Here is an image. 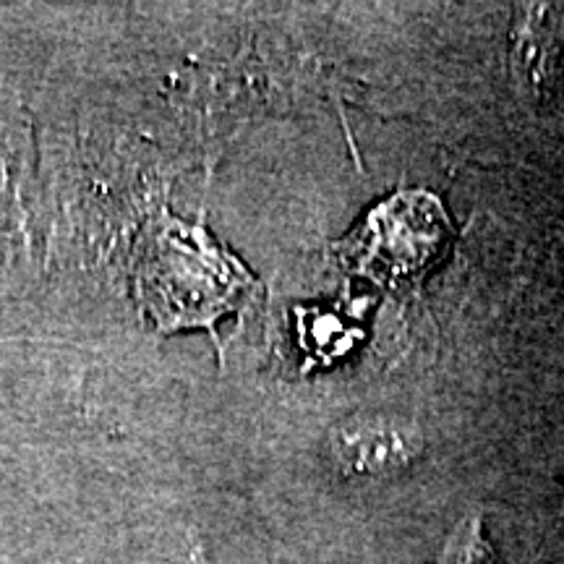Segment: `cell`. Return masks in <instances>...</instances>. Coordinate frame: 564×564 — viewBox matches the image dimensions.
Listing matches in <instances>:
<instances>
[{"instance_id":"2","label":"cell","mask_w":564,"mask_h":564,"mask_svg":"<svg viewBox=\"0 0 564 564\" xmlns=\"http://www.w3.org/2000/svg\"><path fill=\"white\" fill-rule=\"evenodd\" d=\"M552 9L546 6H528L518 13L512 40V70L514 82L528 97H546L552 91L556 76V34L552 26Z\"/></svg>"},{"instance_id":"1","label":"cell","mask_w":564,"mask_h":564,"mask_svg":"<svg viewBox=\"0 0 564 564\" xmlns=\"http://www.w3.org/2000/svg\"><path fill=\"white\" fill-rule=\"evenodd\" d=\"M329 449L345 476L382 478L405 470L423 453V436L398 415L356 413L333 429Z\"/></svg>"},{"instance_id":"3","label":"cell","mask_w":564,"mask_h":564,"mask_svg":"<svg viewBox=\"0 0 564 564\" xmlns=\"http://www.w3.org/2000/svg\"><path fill=\"white\" fill-rule=\"evenodd\" d=\"M436 564H499L489 539L484 535L481 514H470L455 525Z\"/></svg>"}]
</instances>
